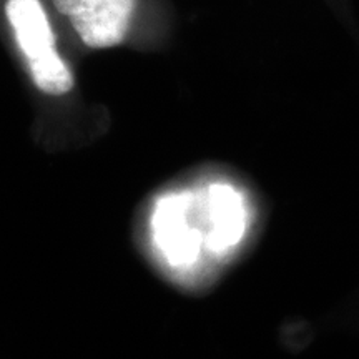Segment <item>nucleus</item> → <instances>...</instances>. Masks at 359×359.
Masks as SVG:
<instances>
[{
	"mask_svg": "<svg viewBox=\"0 0 359 359\" xmlns=\"http://www.w3.org/2000/svg\"><path fill=\"white\" fill-rule=\"evenodd\" d=\"M6 13L35 87L48 95L69 93L75 79L58 55L55 35L42 4L39 0H8Z\"/></svg>",
	"mask_w": 359,
	"mask_h": 359,
	"instance_id": "nucleus-2",
	"label": "nucleus"
},
{
	"mask_svg": "<svg viewBox=\"0 0 359 359\" xmlns=\"http://www.w3.org/2000/svg\"><path fill=\"white\" fill-rule=\"evenodd\" d=\"M251 224L248 198L228 182L168 191L150 210L145 255L168 281L198 291L245 253Z\"/></svg>",
	"mask_w": 359,
	"mask_h": 359,
	"instance_id": "nucleus-1",
	"label": "nucleus"
},
{
	"mask_svg": "<svg viewBox=\"0 0 359 359\" xmlns=\"http://www.w3.org/2000/svg\"><path fill=\"white\" fill-rule=\"evenodd\" d=\"M90 48H110L127 37L135 0H53Z\"/></svg>",
	"mask_w": 359,
	"mask_h": 359,
	"instance_id": "nucleus-3",
	"label": "nucleus"
}]
</instances>
